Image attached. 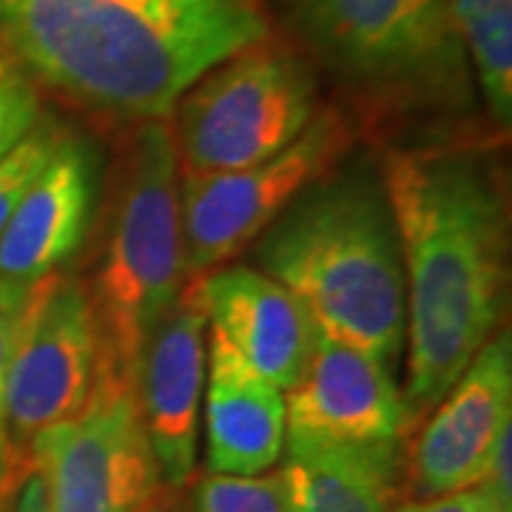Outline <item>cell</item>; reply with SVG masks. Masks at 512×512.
<instances>
[{
  "label": "cell",
  "mask_w": 512,
  "mask_h": 512,
  "mask_svg": "<svg viewBox=\"0 0 512 512\" xmlns=\"http://www.w3.org/2000/svg\"><path fill=\"white\" fill-rule=\"evenodd\" d=\"M382 183L404 265L410 430L495 333L507 288V202L478 151L387 148Z\"/></svg>",
  "instance_id": "6da1fadb"
},
{
  "label": "cell",
  "mask_w": 512,
  "mask_h": 512,
  "mask_svg": "<svg viewBox=\"0 0 512 512\" xmlns=\"http://www.w3.org/2000/svg\"><path fill=\"white\" fill-rule=\"evenodd\" d=\"M265 37L268 0H0V57L120 126L168 120L202 74Z\"/></svg>",
  "instance_id": "7a4b0ae2"
},
{
  "label": "cell",
  "mask_w": 512,
  "mask_h": 512,
  "mask_svg": "<svg viewBox=\"0 0 512 512\" xmlns=\"http://www.w3.org/2000/svg\"><path fill=\"white\" fill-rule=\"evenodd\" d=\"M256 268L328 339L393 365L404 345V265L382 174L336 165L254 242Z\"/></svg>",
  "instance_id": "3957f363"
},
{
  "label": "cell",
  "mask_w": 512,
  "mask_h": 512,
  "mask_svg": "<svg viewBox=\"0 0 512 512\" xmlns=\"http://www.w3.org/2000/svg\"><path fill=\"white\" fill-rule=\"evenodd\" d=\"M296 49L373 126L453 123L476 80L450 0H282Z\"/></svg>",
  "instance_id": "277c9868"
},
{
  "label": "cell",
  "mask_w": 512,
  "mask_h": 512,
  "mask_svg": "<svg viewBox=\"0 0 512 512\" xmlns=\"http://www.w3.org/2000/svg\"><path fill=\"white\" fill-rule=\"evenodd\" d=\"M180 163L168 120L134 126L117 165L89 299L100 353L137 382L151 333L185 288Z\"/></svg>",
  "instance_id": "5b68a950"
},
{
  "label": "cell",
  "mask_w": 512,
  "mask_h": 512,
  "mask_svg": "<svg viewBox=\"0 0 512 512\" xmlns=\"http://www.w3.org/2000/svg\"><path fill=\"white\" fill-rule=\"evenodd\" d=\"M319 100L311 60L265 37L222 60L180 97L168 126L180 177H205L262 163L308 128Z\"/></svg>",
  "instance_id": "8992f818"
},
{
  "label": "cell",
  "mask_w": 512,
  "mask_h": 512,
  "mask_svg": "<svg viewBox=\"0 0 512 512\" xmlns=\"http://www.w3.org/2000/svg\"><path fill=\"white\" fill-rule=\"evenodd\" d=\"M100 330L80 276L55 271L26 285L6 367V444L12 478H26L37 436L69 421L92 396Z\"/></svg>",
  "instance_id": "52a82bcc"
},
{
  "label": "cell",
  "mask_w": 512,
  "mask_h": 512,
  "mask_svg": "<svg viewBox=\"0 0 512 512\" xmlns=\"http://www.w3.org/2000/svg\"><path fill=\"white\" fill-rule=\"evenodd\" d=\"M356 146V123L345 109L322 106L285 151L237 171L180 177L185 274L228 265L302 191L319 183Z\"/></svg>",
  "instance_id": "ba28073f"
},
{
  "label": "cell",
  "mask_w": 512,
  "mask_h": 512,
  "mask_svg": "<svg viewBox=\"0 0 512 512\" xmlns=\"http://www.w3.org/2000/svg\"><path fill=\"white\" fill-rule=\"evenodd\" d=\"M46 481L52 512H143L163 493L148 444L137 382L100 353L89 402L37 436L26 473Z\"/></svg>",
  "instance_id": "9c48e42d"
},
{
  "label": "cell",
  "mask_w": 512,
  "mask_h": 512,
  "mask_svg": "<svg viewBox=\"0 0 512 512\" xmlns=\"http://www.w3.org/2000/svg\"><path fill=\"white\" fill-rule=\"evenodd\" d=\"M416 427L402 481L413 501L478 487L512 427V342L501 330Z\"/></svg>",
  "instance_id": "30bf717a"
},
{
  "label": "cell",
  "mask_w": 512,
  "mask_h": 512,
  "mask_svg": "<svg viewBox=\"0 0 512 512\" xmlns=\"http://www.w3.org/2000/svg\"><path fill=\"white\" fill-rule=\"evenodd\" d=\"M208 376V316L197 276L148 339L137 370V404L168 490H183L197 470L202 396Z\"/></svg>",
  "instance_id": "8fae6325"
},
{
  "label": "cell",
  "mask_w": 512,
  "mask_h": 512,
  "mask_svg": "<svg viewBox=\"0 0 512 512\" xmlns=\"http://www.w3.org/2000/svg\"><path fill=\"white\" fill-rule=\"evenodd\" d=\"M285 436L325 441H402L410 413L390 365L316 333L305 373L285 390Z\"/></svg>",
  "instance_id": "7c38bea8"
},
{
  "label": "cell",
  "mask_w": 512,
  "mask_h": 512,
  "mask_svg": "<svg viewBox=\"0 0 512 512\" xmlns=\"http://www.w3.org/2000/svg\"><path fill=\"white\" fill-rule=\"evenodd\" d=\"M208 328L282 393L305 373L316 325L285 285L248 265H222L197 276Z\"/></svg>",
  "instance_id": "4fadbf2b"
},
{
  "label": "cell",
  "mask_w": 512,
  "mask_h": 512,
  "mask_svg": "<svg viewBox=\"0 0 512 512\" xmlns=\"http://www.w3.org/2000/svg\"><path fill=\"white\" fill-rule=\"evenodd\" d=\"M94 168L89 143L69 131L0 237V279L32 285L60 271L83 248L97 194Z\"/></svg>",
  "instance_id": "5bb4252c"
},
{
  "label": "cell",
  "mask_w": 512,
  "mask_h": 512,
  "mask_svg": "<svg viewBox=\"0 0 512 512\" xmlns=\"http://www.w3.org/2000/svg\"><path fill=\"white\" fill-rule=\"evenodd\" d=\"M285 393L208 328L205 461L211 476H265L285 450Z\"/></svg>",
  "instance_id": "9a60e30c"
},
{
  "label": "cell",
  "mask_w": 512,
  "mask_h": 512,
  "mask_svg": "<svg viewBox=\"0 0 512 512\" xmlns=\"http://www.w3.org/2000/svg\"><path fill=\"white\" fill-rule=\"evenodd\" d=\"M279 484L293 512H393L402 490V441L285 436Z\"/></svg>",
  "instance_id": "2e32d148"
},
{
  "label": "cell",
  "mask_w": 512,
  "mask_h": 512,
  "mask_svg": "<svg viewBox=\"0 0 512 512\" xmlns=\"http://www.w3.org/2000/svg\"><path fill=\"white\" fill-rule=\"evenodd\" d=\"M458 37L484 106L501 128L512 120V0H450Z\"/></svg>",
  "instance_id": "e0dca14e"
},
{
  "label": "cell",
  "mask_w": 512,
  "mask_h": 512,
  "mask_svg": "<svg viewBox=\"0 0 512 512\" xmlns=\"http://www.w3.org/2000/svg\"><path fill=\"white\" fill-rule=\"evenodd\" d=\"M66 134H69V128L57 123L55 117L43 114L37 120V126L0 160V237L12 220V214L18 211L23 194L35 183L46 163L55 157Z\"/></svg>",
  "instance_id": "ac0fdd59"
},
{
  "label": "cell",
  "mask_w": 512,
  "mask_h": 512,
  "mask_svg": "<svg viewBox=\"0 0 512 512\" xmlns=\"http://www.w3.org/2000/svg\"><path fill=\"white\" fill-rule=\"evenodd\" d=\"M194 512H293L276 476H208L194 490Z\"/></svg>",
  "instance_id": "d6986e66"
},
{
  "label": "cell",
  "mask_w": 512,
  "mask_h": 512,
  "mask_svg": "<svg viewBox=\"0 0 512 512\" xmlns=\"http://www.w3.org/2000/svg\"><path fill=\"white\" fill-rule=\"evenodd\" d=\"M40 117V92L23 74L9 69L0 80V160L37 126Z\"/></svg>",
  "instance_id": "ffe728a7"
},
{
  "label": "cell",
  "mask_w": 512,
  "mask_h": 512,
  "mask_svg": "<svg viewBox=\"0 0 512 512\" xmlns=\"http://www.w3.org/2000/svg\"><path fill=\"white\" fill-rule=\"evenodd\" d=\"M26 285L0 279V501L15 495L18 484L12 478L9 464V444H6V367H9V345H12V325L23 299Z\"/></svg>",
  "instance_id": "44dd1931"
},
{
  "label": "cell",
  "mask_w": 512,
  "mask_h": 512,
  "mask_svg": "<svg viewBox=\"0 0 512 512\" xmlns=\"http://www.w3.org/2000/svg\"><path fill=\"white\" fill-rule=\"evenodd\" d=\"M396 512H504L493 495L481 487L458 490V493L424 498V501H407Z\"/></svg>",
  "instance_id": "7402d4cb"
},
{
  "label": "cell",
  "mask_w": 512,
  "mask_h": 512,
  "mask_svg": "<svg viewBox=\"0 0 512 512\" xmlns=\"http://www.w3.org/2000/svg\"><path fill=\"white\" fill-rule=\"evenodd\" d=\"M478 487L493 495L501 504V510L512 512V427L495 444L493 456L487 461V470H484V478Z\"/></svg>",
  "instance_id": "603a6c76"
},
{
  "label": "cell",
  "mask_w": 512,
  "mask_h": 512,
  "mask_svg": "<svg viewBox=\"0 0 512 512\" xmlns=\"http://www.w3.org/2000/svg\"><path fill=\"white\" fill-rule=\"evenodd\" d=\"M15 512H52L49 510L46 481L35 470H29L15 490Z\"/></svg>",
  "instance_id": "cb8c5ba5"
},
{
  "label": "cell",
  "mask_w": 512,
  "mask_h": 512,
  "mask_svg": "<svg viewBox=\"0 0 512 512\" xmlns=\"http://www.w3.org/2000/svg\"><path fill=\"white\" fill-rule=\"evenodd\" d=\"M143 512H180V507H177V501H174V498H163V495H157V498H154Z\"/></svg>",
  "instance_id": "d4e9b609"
},
{
  "label": "cell",
  "mask_w": 512,
  "mask_h": 512,
  "mask_svg": "<svg viewBox=\"0 0 512 512\" xmlns=\"http://www.w3.org/2000/svg\"><path fill=\"white\" fill-rule=\"evenodd\" d=\"M6 72H9V66H6V60H3V57H0V80H3V77H6Z\"/></svg>",
  "instance_id": "484cf974"
}]
</instances>
